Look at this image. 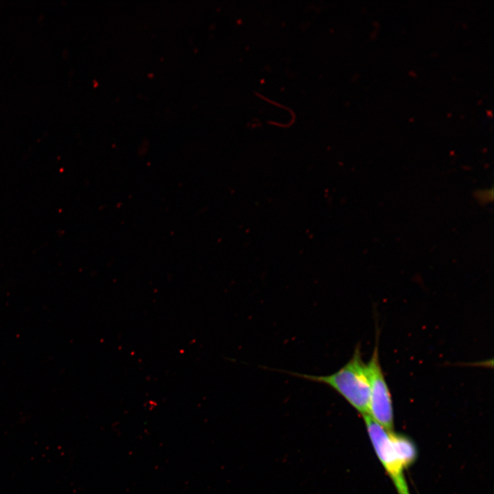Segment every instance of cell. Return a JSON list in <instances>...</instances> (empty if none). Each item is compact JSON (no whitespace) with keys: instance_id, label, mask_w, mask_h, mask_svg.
<instances>
[{"instance_id":"6da1fadb","label":"cell","mask_w":494,"mask_h":494,"mask_svg":"<svg viewBox=\"0 0 494 494\" xmlns=\"http://www.w3.org/2000/svg\"><path fill=\"white\" fill-rule=\"evenodd\" d=\"M370 440L398 494H410L405 471L416 460L417 449L408 436L388 430L370 416H362Z\"/></svg>"},{"instance_id":"3957f363","label":"cell","mask_w":494,"mask_h":494,"mask_svg":"<svg viewBox=\"0 0 494 494\" xmlns=\"http://www.w3.org/2000/svg\"><path fill=\"white\" fill-rule=\"evenodd\" d=\"M366 365L370 385L368 415L385 429L392 430L394 414L392 397L379 363L377 343Z\"/></svg>"},{"instance_id":"7a4b0ae2","label":"cell","mask_w":494,"mask_h":494,"mask_svg":"<svg viewBox=\"0 0 494 494\" xmlns=\"http://www.w3.org/2000/svg\"><path fill=\"white\" fill-rule=\"evenodd\" d=\"M303 379L325 384L340 395L362 416L368 414L370 385L367 365L362 360L360 345L342 367L328 375L292 373Z\"/></svg>"}]
</instances>
